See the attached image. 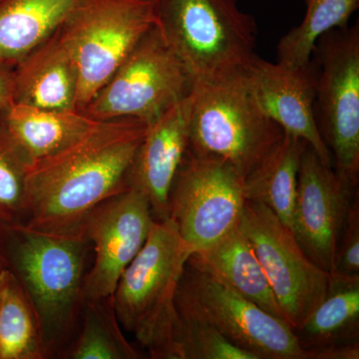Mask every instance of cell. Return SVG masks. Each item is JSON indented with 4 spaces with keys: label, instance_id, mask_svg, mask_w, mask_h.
Masks as SVG:
<instances>
[{
    "label": "cell",
    "instance_id": "6da1fadb",
    "mask_svg": "<svg viewBox=\"0 0 359 359\" xmlns=\"http://www.w3.org/2000/svg\"><path fill=\"white\" fill-rule=\"evenodd\" d=\"M148 126L128 118L98 121L67 147L32 163L23 224L47 233H82L92 210L129 189L130 169Z\"/></svg>",
    "mask_w": 359,
    "mask_h": 359
},
{
    "label": "cell",
    "instance_id": "7a4b0ae2",
    "mask_svg": "<svg viewBox=\"0 0 359 359\" xmlns=\"http://www.w3.org/2000/svg\"><path fill=\"white\" fill-rule=\"evenodd\" d=\"M91 247L82 233L0 223V254L36 311L49 358L62 353L77 332Z\"/></svg>",
    "mask_w": 359,
    "mask_h": 359
},
{
    "label": "cell",
    "instance_id": "3957f363",
    "mask_svg": "<svg viewBox=\"0 0 359 359\" xmlns=\"http://www.w3.org/2000/svg\"><path fill=\"white\" fill-rule=\"evenodd\" d=\"M191 252L171 219L155 221L112 294L122 328L154 359H179L175 299Z\"/></svg>",
    "mask_w": 359,
    "mask_h": 359
},
{
    "label": "cell",
    "instance_id": "277c9868",
    "mask_svg": "<svg viewBox=\"0 0 359 359\" xmlns=\"http://www.w3.org/2000/svg\"><path fill=\"white\" fill-rule=\"evenodd\" d=\"M156 27L194 83L242 72L257 47L256 21L240 0H151Z\"/></svg>",
    "mask_w": 359,
    "mask_h": 359
},
{
    "label": "cell",
    "instance_id": "5b68a950",
    "mask_svg": "<svg viewBox=\"0 0 359 359\" xmlns=\"http://www.w3.org/2000/svg\"><path fill=\"white\" fill-rule=\"evenodd\" d=\"M283 134L257 103L245 71L194 83L188 147L192 154L224 161L245 180Z\"/></svg>",
    "mask_w": 359,
    "mask_h": 359
},
{
    "label": "cell",
    "instance_id": "8992f818",
    "mask_svg": "<svg viewBox=\"0 0 359 359\" xmlns=\"http://www.w3.org/2000/svg\"><path fill=\"white\" fill-rule=\"evenodd\" d=\"M311 57L318 66L314 118L335 172L358 186L359 177V25L320 36Z\"/></svg>",
    "mask_w": 359,
    "mask_h": 359
},
{
    "label": "cell",
    "instance_id": "52a82bcc",
    "mask_svg": "<svg viewBox=\"0 0 359 359\" xmlns=\"http://www.w3.org/2000/svg\"><path fill=\"white\" fill-rule=\"evenodd\" d=\"M194 80L157 27L146 33L82 111L95 121L150 124L192 92Z\"/></svg>",
    "mask_w": 359,
    "mask_h": 359
},
{
    "label": "cell",
    "instance_id": "ba28073f",
    "mask_svg": "<svg viewBox=\"0 0 359 359\" xmlns=\"http://www.w3.org/2000/svg\"><path fill=\"white\" fill-rule=\"evenodd\" d=\"M79 65L76 110L83 111L146 33L156 26L151 0H82L63 23Z\"/></svg>",
    "mask_w": 359,
    "mask_h": 359
},
{
    "label": "cell",
    "instance_id": "9c48e42d",
    "mask_svg": "<svg viewBox=\"0 0 359 359\" xmlns=\"http://www.w3.org/2000/svg\"><path fill=\"white\" fill-rule=\"evenodd\" d=\"M245 201L244 179L230 164L187 151L170 191L168 218L194 254L238 226Z\"/></svg>",
    "mask_w": 359,
    "mask_h": 359
},
{
    "label": "cell",
    "instance_id": "30bf717a",
    "mask_svg": "<svg viewBox=\"0 0 359 359\" xmlns=\"http://www.w3.org/2000/svg\"><path fill=\"white\" fill-rule=\"evenodd\" d=\"M238 228L256 252L285 320L297 332L325 299L332 273L316 266L289 226L261 203L245 201Z\"/></svg>",
    "mask_w": 359,
    "mask_h": 359
},
{
    "label": "cell",
    "instance_id": "8fae6325",
    "mask_svg": "<svg viewBox=\"0 0 359 359\" xmlns=\"http://www.w3.org/2000/svg\"><path fill=\"white\" fill-rule=\"evenodd\" d=\"M181 283L224 339L255 359H308V351L287 321L221 280L186 264Z\"/></svg>",
    "mask_w": 359,
    "mask_h": 359
},
{
    "label": "cell",
    "instance_id": "7c38bea8",
    "mask_svg": "<svg viewBox=\"0 0 359 359\" xmlns=\"http://www.w3.org/2000/svg\"><path fill=\"white\" fill-rule=\"evenodd\" d=\"M156 219L143 194L129 188L89 212L80 226L94 252L84 299L112 297L118 280L149 237Z\"/></svg>",
    "mask_w": 359,
    "mask_h": 359
},
{
    "label": "cell",
    "instance_id": "4fadbf2b",
    "mask_svg": "<svg viewBox=\"0 0 359 359\" xmlns=\"http://www.w3.org/2000/svg\"><path fill=\"white\" fill-rule=\"evenodd\" d=\"M356 188L304 143L290 230L306 256L330 273Z\"/></svg>",
    "mask_w": 359,
    "mask_h": 359
},
{
    "label": "cell",
    "instance_id": "5bb4252c",
    "mask_svg": "<svg viewBox=\"0 0 359 359\" xmlns=\"http://www.w3.org/2000/svg\"><path fill=\"white\" fill-rule=\"evenodd\" d=\"M245 76L264 114L283 133L302 139L313 148L323 164L334 167L330 150L321 138L314 118L318 66L313 57L292 67L255 56L245 68Z\"/></svg>",
    "mask_w": 359,
    "mask_h": 359
},
{
    "label": "cell",
    "instance_id": "9a60e30c",
    "mask_svg": "<svg viewBox=\"0 0 359 359\" xmlns=\"http://www.w3.org/2000/svg\"><path fill=\"white\" fill-rule=\"evenodd\" d=\"M191 93L149 124L135 155L129 188L145 196L156 221L168 219V200L189 147Z\"/></svg>",
    "mask_w": 359,
    "mask_h": 359
},
{
    "label": "cell",
    "instance_id": "2e32d148",
    "mask_svg": "<svg viewBox=\"0 0 359 359\" xmlns=\"http://www.w3.org/2000/svg\"><path fill=\"white\" fill-rule=\"evenodd\" d=\"M78 89L76 51L63 25L14 65V103L76 110Z\"/></svg>",
    "mask_w": 359,
    "mask_h": 359
},
{
    "label": "cell",
    "instance_id": "e0dca14e",
    "mask_svg": "<svg viewBox=\"0 0 359 359\" xmlns=\"http://www.w3.org/2000/svg\"><path fill=\"white\" fill-rule=\"evenodd\" d=\"M187 264L209 273L269 313L285 320L256 252L238 224L212 247L191 255Z\"/></svg>",
    "mask_w": 359,
    "mask_h": 359
},
{
    "label": "cell",
    "instance_id": "ac0fdd59",
    "mask_svg": "<svg viewBox=\"0 0 359 359\" xmlns=\"http://www.w3.org/2000/svg\"><path fill=\"white\" fill-rule=\"evenodd\" d=\"M2 115L30 165L67 147L98 122L81 111L45 109L21 103H13Z\"/></svg>",
    "mask_w": 359,
    "mask_h": 359
},
{
    "label": "cell",
    "instance_id": "d6986e66",
    "mask_svg": "<svg viewBox=\"0 0 359 359\" xmlns=\"http://www.w3.org/2000/svg\"><path fill=\"white\" fill-rule=\"evenodd\" d=\"M82 0H1L0 63L15 65L67 20Z\"/></svg>",
    "mask_w": 359,
    "mask_h": 359
},
{
    "label": "cell",
    "instance_id": "ffe728a7",
    "mask_svg": "<svg viewBox=\"0 0 359 359\" xmlns=\"http://www.w3.org/2000/svg\"><path fill=\"white\" fill-rule=\"evenodd\" d=\"M304 143L302 139L283 134L244 180L245 200L266 205L290 229Z\"/></svg>",
    "mask_w": 359,
    "mask_h": 359
},
{
    "label": "cell",
    "instance_id": "44dd1931",
    "mask_svg": "<svg viewBox=\"0 0 359 359\" xmlns=\"http://www.w3.org/2000/svg\"><path fill=\"white\" fill-rule=\"evenodd\" d=\"M359 275L332 273V283L323 302L295 332L309 349L358 341Z\"/></svg>",
    "mask_w": 359,
    "mask_h": 359
},
{
    "label": "cell",
    "instance_id": "7402d4cb",
    "mask_svg": "<svg viewBox=\"0 0 359 359\" xmlns=\"http://www.w3.org/2000/svg\"><path fill=\"white\" fill-rule=\"evenodd\" d=\"M41 327L32 302L15 276L0 271V359H46Z\"/></svg>",
    "mask_w": 359,
    "mask_h": 359
},
{
    "label": "cell",
    "instance_id": "603a6c76",
    "mask_svg": "<svg viewBox=\"0 0 359 359\" xmlns=\"http://www.w3.org/2000/svg\"><path fill=\"white\" fill-rule=\"evenodd\" d=\"M66 359H138L116 316L112 297L84 299L75 339L59 354Z\"/></svg>",
    "mask_w": 359,
    "mask_h": 359
},
{
    "label": "cell",
    "instance_id": "cb8c5ba5",
    "mask_svg": "<svg viewBox=\"0 0 359 359\" xmlns=\"http://www.w3.org/2000/svg\"><path fill=\"white\" fill-rule=\"evenodd\" d=\"M175 304L179 359H255L224 339L181 280Z\"/></svg>",
    "mask_w": 359,
    "mask_h": 359
},
{
    "label": "cell",
    "instance_id": "d4e9b609",
    "mask_svg": "<svg viewBox=\"0 0 359 359\" xmlns=\"http://www.w3.org/2000/svg\"><path fill=\"white\" fill-rule=\"evenodd\" d=\"M306 14L276 46L278 62L297 67L311 60L314 45L325 33L348 25L359 0H304Z\"/></svg>",
    "mask_w": 359,
    "mask_h": 359
},
{
    "label": "cell",
    "instance_id": "484cf974",
    "mask_svg": "<svg viewBox=\"0 0 359 359\" xmlns=\"http://www.w3.org/2000/svg\"><path fill=\"white\" fill-rule=\"evenodd\" d=\"M29 166L0 112V223L23 224Z\"/></svg>",
    "mask_w": 359,
    "mask_h": 359
},
{
    "label": "cell",
    "instance_id": "4316f807",
    "mask_svg": "<svg viewBox=\"0 0 359 359\" xmlns=\"http://www.w3.org/2000/svg\"><path fill=\"white\" fill-rule=\"evenodd\" d=\"M332 273L342 276L359 275L358 194L354 197L344 222Z\"/></svg>",
    "mask_w": 359,
    "mask_h": 359
},
{
    "label": "cell",
    "instance_id": "83f0119b",
    "mask_svg": "<svg viewBox=\"0 0 359 359\" xmlns=\"http://www.w3.org/2000/svg\"><path fill=\"white\" fill-rule=\"evenodd\" d=\"M358 341L309 349L308 359H358Z\"/></svg>",
    "mask_w": 359,
    "mask_h": 359
},
{
    "label": "cell",
    "instance_id": "f1b7e54d",
    "mask_svg": "<svg viewBox=\"0 0 359 359\" xmlns=\"http://www.w3.org/2000/svg\"><path fill=\"white\" fill-rule=\"evenodd\" d=\"M14 102V66L0 63V112L8 109Z\"/></svg>",
    "mask_w": 359,
    "mask_h": 359
},
{
    "label": "cell",
    "instance_id": "f546056e",
    "mask_svg": "<svg viewBox=\"0 0 359 359\" xmlns=\"http://www.w3.org/2000/svg\"><path fill=\"white\" fill-rule=\"evenodd\" d=\"M4 268H6V264H4V257H2L1 254H0V271Z\"/></svg>",
    "mask_w": 359,
    "mask_h": 359
},
{
    "label": "cell",
    "instance_id": "4dcf8cb0",
    "mask_svg": "<svg viewBox=\"0 0 359 359\" xmlns=\"http://www.w3.org/2000/svg\"><path fill=\"white\" fill-rule=\"evenodd\" d=\"M0 1H1V0H0Z\"/></svg>",
    "mask_w": 359,
    "mask_h": 359
}]
</instances>
